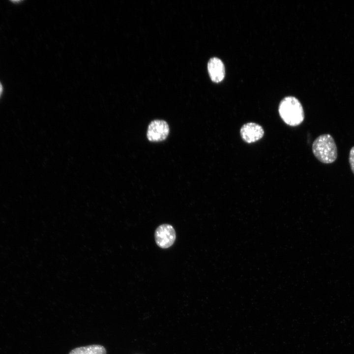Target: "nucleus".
I'll return each instance as SVG.
<instances>
[{"label":"nucleus","mask_w":354,"mask_h":354,"mask_svg":"<svg viewBox=\"0 0 354 354\" xmlns=\"http://www.w3.org/2000/svg\"><path fill=\"white\" fill-rule=\"evenodd\" d=\"M278 112L282 120L289 126H298L304 119L303 107L300 101L294 96L285 97L280 101Z\"/></svg>","instance_id":"f257e3e1"},{"label":"nucleus","mask_w":354,"mask_h":354,"mask_svg":"<svg viewBox=\"0 0 354 354\" xmlns=\"http://www.w3.org/2000/svg\"><path fill=\"white\" fill-rule=\"evenodd\" d=\"M312 149L314 155L322 163H332L337 159V146L333 138L329 134L318 136L314 141Z\"/></svg>","instance_id":"f03ea898"},{"label":"nucleus","mask_w":354,"mask_h":354,"mask_svg":"<svg viewBox=\"0 0 354 354\" xmlns=\"http://www.w3.org/2000/svg\"><path fill=\"white\" fill-rule=\"evenodd\" d=\"M155 242L161 248H168L174 243L176 238V232L173 227L168 224L159 226L154 234Z\"/></svg>","instance_id":"7ed1b4c3"},{"label":"nucleus","mask_w":354,"mask_h":354,"mask_svg":"<svg viewBox=\"0 0 354 354\" xmlns=\"http://www.w3.org/2000/svg\"><path fill=\"white\" fill-rule=\"evenodd\" d=\"M169 133V127L166 121L155 119L148 125L147 136L151 142H160L166 139Z\"/></svg>","instance_id":"20e7f679"},{"label":"nucleus","mask_w":354,"mask_h":354,"mask_svg":"<svg viewBox=\"0 0 354 354\" xmlns=\"http://www.w3.org/2000/svg\"><path fill=\"white\" fill-rule=\"evenodd\" d=\"M265 134L263 127L255 122H249L242 125L240 129V135L245 143H255L264 136Z\"/></svg>","instance_id":"39448f33"},{"label":"nucleus","mask_w":354,"mask_h":354,"mask_svg":"<svg viewBox=\"0 0 354 354\" xmlns=\"http://www.w3.org/2000/svg\"><path fill=\"white\" fill-rule=\"evenodd\" d=\"M207 69L211 80L215 83L221 82L225 77V67L222 60L212 58L207 63Z\"/></svg>","instance_id":"423d86ee"},{"label":"nucleus","mask_w":354,"mask_h":354,"mask_svg":"<svg viewBox=\"0 0 354 354\" xmlns=\"http://www.w3.org/2000/svg\"><path fill=\"white\" fill-rule=\"evenodd\" d=\"M69 354H106V351L101 345H91L74 349Z\"/></svg>","instance_id":"0eeeda50"},{"label":"nucleus","mask_w":354,"mask_h":354,"mask_svg":"<svg viewBox=\"0 0 354 354\" xmlns=\"http://www.w3.org/2000/svg\"><path fill=\"white\" fill-rule=\"evenodd\" d=\"M349 160L351 170L354 174V146L350 149Z\"/></svg>","instance_id":"6e6552de"},{"label":"nucleus","mask_w":354,"mask_h":354,"mask_svg":"<svg viewBox=\"0 0 354 354\" xmlns=\"http://www.w3.org/2000/svg\"><path fill=\"white\" fill-rule=\"evenodd\" d=\"M2 90H3L2 85L1 84V83L0 82V96L2 92Z\"/></svg>","instance_id":"1a4fd4ad"}]
</instances>
